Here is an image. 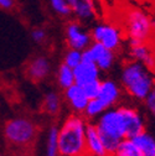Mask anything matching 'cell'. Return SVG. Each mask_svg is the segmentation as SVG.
Listing matches in <instances>:
<instances>
[{
	"label": "cell",
	"instance_id": "obj_17",
	"mask_svg": "<svg viewBox=\"0 0 155 156\" xmlns=\"http://www.w3.org/2000/svg\"><path fill=\"white\" fill-rule=\"evenodd\" d=\"M61 108H62V98L57 92L50 90L44 95L42 109L45 113H47L51 116H56L61 112Z\"/></svg>",
	"mask_w": 155,
	"mask_h": 156
},
{
	"label": "cell",
	"instance_id": "obj_20",
	"mask_svg": "<svg viewBox=\"0 0 155 156\" xmlns=\"http://www.w3.org/2000/svg\"><path fill=\"white\" fill-rule=\"evenodd\" d=\"M106 110H108L106 107H104V104L97 98H93V99H89L88 101V103H87V105H86V109H85V112H83V116L87 119V120H96L98 116L102 114V113H104Z\"/></svg>",
	"mask_w": 155,
	"mask_h": 156
},
{
	"label": "cell",
	"instance_id": "obj_14",
	"mask_svg": "<svg viewBox=\"0 0 155 156\" xmlns=\"http://www.w3.org/2000/svg\"><path fill=\"white\" fill-rule=\"evenodd\" d=\"M74 73V83L78 84L80 87L94 82V81H99L101 78V69L97 67L93 62H86L82 61L76 68H73Z\"/></svg>",
	"mask_w": 155,
	"mask_h": 156
},
{
	"label": "cell",
	"instance_id": "obj_10",
	"mask_svg": "<svg viewBox=\"0 0 155 156\" xmlns=\"http://www.w3.org/2000/svg\"><path fill=\"white\" fill-rule=\"evenodd\" d=\"M122 94H123V89L121 84L114 80L106 78V80L101 81L99 92H98L97 98L104 104L107 109H109L119 104L122 99Z\"/></svg>",
	"mask_w": 155,
	"mask_h": 156
},
{
	"label": "cell",
	"instance_id": "obj_23",
	"mask_svg": "<svg viewBox=\"0 0 155 156\" xmlns=\"http://www.w3.org/2000/svg\"><path fill=\"white\" fill-rule=\"evenodd\" d=\"M50 6L53 10L55 14H57L59 16L62 17H68L71 16V8L68 5L67 0H49Z\"/></svg>",
	"mask_w": 155,
	"mask_h": 156
},
{
	"label": "cell",
	"instance_id": "obj_29",
	"mask_svg": "<svg viewBox=\"0 0 155 156\" xmlns=\"http://www.w3.org/2000/svg\"><path fill=\"white\" fill-rule=\"evenodd\" d=\"M139 2H143V3H155V0H139Z\"/></svg>",
	"mask_w": 155,
	"mask_h": 156
},
{
	"label": "cell",
	"instance_id": "obj_19",
	"mask_svg": "<svg viewBox=\"0 0 155 156\" xmlns=\"http://www.w3.org/2000/svg\"><path fill=\"white\" fill-rule=\"evenodd\" d=\"M45 156H60L59 151V126L52 125L46 136Z\"/></svg>",
	"mask_w": 155,
	"mask_h": 156
},
{
	"label": "cell",
	"instance_id": "obj_22",
	"mask_svg": "<svg viewBox=\"0 0 155 156\" xmlns=\"http://www.w3.org/2000/svg\"><path fill=\"white\" fill-rule=\"evenodd\" d=\"M81 62H82V51L68 48L65 52L63 58H62V63L67 65L71 68H76Z\"/></svg>",
	"mask_w": 155,
	"mask_h": 156
},
{
	"label": "cell",
	"instance_id": "obj_27",
	"mask_svg": "<svg viewBox=\"0 0 155 156\" xmlns=\"http://www.w3.org/2000/svg\"><path fill=\"white\" fill-rule=\"evenodd\" d=\"M16 0H0V9H3L5 11H10L15 8Z\"/></svg>",
	"mask_w": 155,
	"mask_h": 156
},
{
	"label": "cell",
	"instance_id": "obj_1",
	"mask_svg": "<svg viewBox=\"0 0 155 156\" xmlns=\"http://www.w3.org/2000/svg\"><path fill=\"white\" fill-rule=\"evenodd\" d=\"M93 124L109 156H113L122 140L132 139L145 130V119L142 113L130 104H118L109 108Z\"/></svg>",
	"mask_w": 155,
	"mask_h": 156
},
{
	"label": "cell",
	"instance_id": "obj_26",
	"mask_svg": "<svg viewBox=\"0 0 155 156\" xmlns=\"http://www.w3.org/2000/svg\"><path fill=\"white\" fill-rule=\"evenodd\" d=\"M145 109L148 110V113L153 116V119L155 120V87L153 88V90L146 95V98L143 101Z\"/></svg>",
	"mask_w": 155,
	"mask_h": 156
},
{
	"label": "cell",
	"instance_id": "obj_25",
	"mask_svg": "<svg viewBox=\"0 0 155 156\" xmlns=\"http://www.w3.org/2000/svg\"><path fill=\"white\" fill-rule=\"evenodd\" d=\"M31 40L37 45H42L47 40V31L44 27H35L31 31Z\"/></svg>",
	"mask_w": 155,
	"mask_h": 156
},
{
	"label": "cell",
	"instance_id": "obj_30",
	"mask_svg": "<svg viewBox=\"0 0 155 156\" xmlns=\"http://www.w3.org/2000/svg\"><path fill=\"white\" fill-rule=\"evenodd\" d=\"M0 88H2V86H0Z\"/></svg>",
	"mask_w": 155,
	"mask_h": 156
},
{
	"label": "cell",
	"instance_id": "obj_3",
	"mask_svg": "<svg viewBox=\"0 0 155 156\" xmlns=\"http://www.w3.org/2000/svg\"><path fill=\"white\" fill-rule=\"evenodd\" d=\"M88 120L81 114H70L59 126L60 156H86Z\"/></svg>",
	"mask_w": 155,
	"mask_h": 156
},
{
	"label": "cell",
	"instance_id": "obj_8",
	"mask_svg": "<svg viewBox=\"0 0 155 156\" xmlns=\"http://www.w3.org/2000/svg\"><path fill=\"white\" fill-rule=\"evenodd\" d=\"M65 37L67 47L78 51H85L93 42L89 29L77 20L67 23L65 27Z\"/></svg>",
	"mask_w": 155,
	"mask_h": 156
},
{
	"label": "cell",
	"instance_id": "obj_6",
	"mask_svg": "<svg viewBox=\"0 0 155 156\" xmlns=\"http://www.w3.org/2000/svg\"><path fill=\"white\" fill-rule=\"evenodd\" d=\"M89 32L93 42H98L114 52H118L124 44V32L122 27L112 23H96L89 29Z\"/></svg>",
	"mask_w": 155,
	"mask_h": 156
},
{
	"label": "cell",
	"instance_id": "obj_9",
	"mask_svg": "<svg viewBox=\"0 0 155 156\" xmlns=\"http://www.w3.org/2000/svg\"><path fill=\"white\" fill-rule=\"evenodd\" d=\"M128 55L130 60L140 62L149 69L155 72V52L149 42H139L128 40Z\"/></svg>",
	"mask_w": 155,
	"mask_h": 156
},
{
	"label": "cell",
	"instance_id": "obj_5",
	"mask_svg": "<svg viewBox=\"0 0 155 156\" xmlns=\"http://www.w3.org/2000/svg\"><path fill=\"white\" fill-rule=\"evenodd\" d=\"M37 134V126L35 122L24 116H17L8 120L4 125L5 139L15 146L30 145Z\"/></svg>",
	"mask_w": 155,
	"mask_h": 156
},
{
	"label": "cell",
	"instance_id": "obj_7",
	"mask_svg": "<svg viewBox=\"0 0 155 156\" xmlns=\"http://www.w3.org/2000/svg\"><path fill=\"white\" fill-rule=\"evenodd\" d=\"M115 53L117 52L106 48L98 42H92L85 51H82V61L93 62L101 72H108L114 66L117 57Z\"/></svg>",
	"mask_w": 155,
	"mask_h": 156
},
{
	"label": "cell",
	"instance_id": "obj_4",
	"mask_svg": "<svg viewBox=\"0 0 155 156\" xmlns=\"http://www.w3.org/2000/svg\"><path fill=\"white\" fill-rule=\"evenodd\" d=\"M123 32L128 40L149 42L154 37L150 12L139 6L128 8L123 14Z\"/></svg>",
	"mask_w": 155,
	"mask_h": 156
},
{
	"label": "cell",
	"instance_id": "obj_21",
	"mask_svg": "<svg viewBox=\"0 0 155 156\" xmlns=\"http://www.w3.org/2000/svg\"><path fill=\"white\" fill-rule=\"evenodd\" d=\"M113 156H140V154L132 139H124L119 143Z\"/></svg>",
	"mask_w": 155,
	"mask_h": 156
},
{
	"label": "cell",
	"instance_id": "obj_24",
	"mask_svg": "<svg viewBox=\"0 0 155 156\" xmlns=\"http://www.w3.org/2000/svg\"><path fill=\"white\" fill-rule=\"evenodd\" d=\"M101 81H94V82H91V83H87L85 86H82V90L83 93L86 94V97L88 99H93L98 95V92H99V86H101Z\"/></svg>",
	"mask_w": 155,
	"mask_h": 156
},
{
	"label": "cell",
	"instance_id": "obj_13",
	"mask_svg": "<svg viewBox=\"0 0 155 156\" xmlns=\"http://www.w3.org/2000/svg\"><path fill=\"white\" fill-rule=\"evenodd\" d=\"M63 98L66 104L68 105L70 110L73 114H81L83 115V112L86 109V105L88 103V98L83 93L82 88L78 84H73L70 88L63 90Z\"/></svg>",
	"mask_w": 155,
	"mask_h": 156
},
{
	"label": "cell",
	"instance_id": "obj_16",
	"mask_svg": "<svg viewBox=\"0 0 155 156\" xmlns=\"http://www.w3.org/2000/svg\"><path fill=\"white\" fill-rule=\"evenodd\" d=\"M133 143L137 146L140 156H155V135L148 130L132 138Z\"/></svg>",
	"mask_w": 155,
	"mask_h": 156
},
{
	"label": "cell",
	"instance_id": "obj_18",
	"mask_svg": "<svg viewBox=\"0 0 155 156\" xmlns=\"http://www.w3.org/2000/svg\"><path fill=\"white\" fill-rule=\"evenodd\" d=\"M56 82L59 84L60 89H62V90L73 86L74 84L73 68L68 67L65 63H61L59 67H57V71H56Z\"/></svg>",
	"mask_w": 155,
	"mask_h": 156
},
{
	"label": "cell",
	"instance_id": "obj_28",
	"mask_svg": "<svg viewBox=\"0 0 155 156\" xmlns=\"http://www.w3.org/2000/svg\"><path fill=\"white\" fill-rule=\"evenodd\" d=\"M150 16H151V25H153V31H154V36H155V9H154V11L150 14Z\"/></svg>",
	"mask_w": 155,
	"mask_h": 156
},
{
	"label": "cell",
	"instance_id": "obj_11",
	"mask_svg": "<svg viewBox=\"0 0 155 156\" xmlns=\"http://www.w3.org/2000/svg\"><path fill=\"white\" fill-rule=\"evenodd\" d=\"M26 76L30 81L32 82H42L50 77L52 72V66L50 60L44 56V55H38L32 57L26 65Z\"/></svg>",
	"mask_w": 155,
	"mask_h": 156
},
{
	"label": "cell",
	"instance_id": "obj_2",
	"mask_svg": "<svg viewBox=\"0 0 155 156\" xmlns=\"http://www.w3.org/2000/svg\"><path fill=\"white\" fill-rule=\"evenodd\" d=\"M119 84L130 98L143 102L155 87V72L137 61H125L121 69Z\"/></svg>",
	"mask_w": 155,
	"mask_h": 156
},
{
	"label": "cell",
	"instance_id": "obj_15",
	"mask_svg": "<svg viewBox=\"0 0 155 156\" xmlns=\"http://www.w3.org/2000/svg\"><path fill=\"white\" fill-rule=\"evenodd\" d=\"M86 156H109L96 125L88 122L86 130Z\"/></svg>",
	"mask_w": 155,
	"mask_h": 156
},
{
	"label": "cell",
	"instance_id": "obj_12",
	"mask_svg": "<svg viewBox=\"0 0 155 156\" xmlns=\"http://www.w3.org/2000/svg\"><path fill=\"white\" fill-rule=\"evenodd\" d=\"M71 8V14L77 21L82 24L89 23L96 19L97 3L96 0H67Z\"/></svg>",
	"mask_w": 155,
	"mask_h": 156
}]
</instances>
